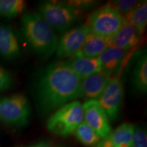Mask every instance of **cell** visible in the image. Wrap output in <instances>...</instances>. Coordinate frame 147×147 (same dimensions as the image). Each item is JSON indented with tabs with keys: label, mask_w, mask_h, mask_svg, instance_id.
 Masks as SVG:
<instances>
[{
	"label": "cell",
	"mask_w": 147,
	"mask_h": 147,
	"mask_svg": "<svg viewBox=\"0 0 147 147\" xmlns=\"http://www.w3.org/2000/svg\"><path fill=\"white\" fill-rule=\"evenodd\" d=\"M81 80L64 61L46 66L34 84L35 102L40 113L46 115L80 98Z\"/></svg>",
	"instance_id": "1"
},
{
	"label": "cell",
	"mask_w": 147,
	"mask_h": 147,
	"mask_svg": "<svg viewBox=\"0 0 147 147\" xmlns=\"http://www.w3.org/2000/svg\"><path fill=\"white\" fill-rule=\"evenodd\" d=\"M21 32L31 50L40 58L48 59L55 54L59 39L57 33L37 12L22 15Z\"/></svg>",
	"instance_id": "2"
},
{
	"label": "cell",
	"mask_w": 147,
	"mask_h": 147,
	"mask_svg": "<svg viewBox=\"0 0 147 147\" xmlns=\"http://www.w3.org/2000/svg\"><path fill=\"white\" fill-rule=\"evenodd\" d=\"M37 12L55 32L61 34L72 28L81 14V12L67 1L53 0L41 1L38 5Z\"/></svg>",
	"instance_id": "3"
},
{
	"label": "cell",
	"mask_w": 147,
	"mask_h": 147,
	"mask_svg": "<svg viewBox=\"0 0 147 147\" xmlns=\"http://www.w3.org/2000/svg\"><path fill=\"white\" fill-rule=\"evenodd\" d=\"M83 118L82 104L79 101H73L59 108L51 116L47 121V129L56 136H68L74 133Z\"/></svg>",
	"instance_id": "4"
},
{
	"label": "cell",
	"mask_w": 147,
	"mask_h": 147,
	"mask_svg": "<svg viewBox=\"0 0 147 147\" xmlns=\"http://www.w3.org/2000/svg\"><path fill=\"white\" fill-rule=\"evenodd\" d=\"M125 21L112 3H108L91 12L85 24L92 34L112 39Z\"/></svg>",
	"instance_id": "5"
},
{
	"label": "cell",
	"mask_w": 147,
	"mask_h": 147,
	"mask_svg": "<svg viewBox=\"0 0 147 147\" xmlns=\"http://www.w3.org/2000/svg\"><path fill=\"white\" fill-rule=\"evenodd\" d=\"M31 115L30 102L23 93L0 97V123H1L24 127L29 123Z\"/></svg>",
	"instance_id": "6"
},
{
	"label": "cell",
	"mask_w": 147,
	"mask_h": 147,
	"mask_svg": "<svg viewBox=\"0 0 147 147\" xmlns=\"http://www.w3.org/2000/svg\"><path fill=\"white\" fill-rule=\"evenodd\" d=\"M89 32L87 25L84 23L63 33L58 39L56 57L59 59H68L74 57L82 49Z\"/></svg>",
	"instance_id": "7"
},
{
	"label": "cell",
	"mask_w": 147,
	"mask_h": 147,
	"mask_svg": "<svg viewBox=\"0 0 147 147\" xmlns=\"http://www.w3.org/2000/svg\"><path fill=\"white\" fill-rule=\"evenodd\" d=\"M124 97V87L119 75L111 77L106 89L97 100L107 114L109 120L119 117Z\"/></svg>",
	"instance_id": "8"
},
{
	"label": "cell",
	"mask_w": 147,
	"mask_h": 147,
	"mask_svg": "<svg viewBox=\"0 0 147 147\" xmlns=\"http://www.w3.org/2000/svg\"><path fill=\"white\" fill-rule=\"evenodd\" d=\"M83 121L93 129L101 138H104L112 131L107 114L97 100H86L82 104Z\"/></svg>",
	"instance_id": "9"
},
{
	"label": "cell",
	"mask_w": 147,
	"mask_h": 147,
	"mask_svg": "<svg viewBox=\"0 0 147 147\" xmlns=\"http://www.w3.org/2000/svg\"><path fill=\"white\" fill-rule=\"evenodd\" d=\"M21 45L14 29L0 22V57L14 60L21 55Z\"/></svg>",
	"instance_id": "10"
},
{
	"label": "cell",
	"mask_w": 147,
	"mask_h": 147,
	"mask_svg": "<svg viewBox=\"0 0 147 147\" xmlns=\"http://www.w3.org/2000/svg\"><path fill=\"white\" fill-rule=\"evenodd\" d=\"M110 77L100 71L82 78L80 83V98L98 100L109 82Z\"/></svg>",
	"instance_id": "11"
},
{
	"label": "cell",
	"mask_w": 147,
	"mask_h": 147,
	"mask_svg": "<svg viewBox=\"0 0 147 147\" xmlns=\"http://www.w3.org/2000/svg\"><path fill=\"white\" fill-rule=\"evenodd\" d=\"M128 51H125L110 45L99 57L102 71L110 77L119 75V71L122 68L123 63L127 57Z\"/></svg>",
	"instance_id": "12"
},
{
	"label": "cell",
	"mask_w": 147,
	"mask_h": 147,
	"mask_svg": "<svg viewBox=\"0 0 147 147\" xmlns=\"http://www.w3.org/2000/svg\"><path fill=\"white\" fill-rule=\"evenodd\" d=\"M135 126L131 123L121 124L112 131L94 147H132Z\"/></svg>",
	"instance_id": "13"
},
{
	"label": "cell",
	"mask_w": 147,
	"mask_h": 147,
	"mask_svg": "<svg viewBox=\"0 0 147 147\" xmlns=\"http://www.w3.org/2000/svg\"><path fill=\"white\" fill-rule=\"evenodd\" d=\"M141 38L142 36L136 29L125 21L112 38L111 45L123 50L129 51L138 45Z\"/></svg>",
	"instance_id": "14"
},
{
	"label": "cell",
	"mask_w": 147,
	"mask_h": 147,
	"mask_svg": "<svg viewBox=\"0 0 147 147\" xmlns=\"http://www.w3.org/2000/svg\"><path fill=\"white\" fill-rule=\"evenodd\" d=\"M112 39L104 38L89 32L80 51L75 55L88 58H98L111 45Z\"/></svg>",
	"instance_id": "15"
},
{
	"label": "cell",
	"mask_w": 147,
	"mask_h": 147,
	"mask_svg": "<svg viewBox=\"0 0 147 147\" xmlns=\"http://www.w3.org/2000/svg\"><path fill=\"white\" fill-rule=\"evenodd\" d=\"M64 62L81 79L102 71L99 58L74 56L64 61Z\"/></svg>",
	"instance_id": "16"
},
{
	"label": "cell",
	"mask_w": 147,
	"mask_h": 147,
	"mask_svg": "<svg viewBox=\"0 0 147 147\" xmlns=\"http://www.w3.org/2000/svg\"><path fill=\"white\" fill-rule=\"evenodd\" d=\"M134 87L142 93L147 91V55L146 49L137 57L131 73Z\"/></svg>",
	"instance_id": "17"
},
{
	"label": "cell",
	"mask_w": 147,
	"mask_h": 147,
	"mask_svg": "<svg viewBox=\"0 0 147 147\" xmlns=\"http://www.w3.org/2000/svg\"><path fill=\"white\" fill-rule=\"evenodd\" d=\"M125 19L142 36L147 25V1H140V3L125 17Z\"/></svg>",
	"instance_id": "18"
},
{
	"label": "cell",
	"mask_w": 147,
	"mask_h": 147,
	"mask_svg": "<svg viewBox=\"0 0 147 147\" xmlns=\"http://www.w3.org/2000/svg\"><path fill=\"white\" fill-rule=\"evenodd\" d=\"M27 3L23 0H0V17L13 19L24 13Z\"/></svg>",
	"instance_id": "19"
},
{
	"label": "cell",
	"mask_w": 147,
	"mask_h": 147,
	"mask_svg": "<svg viewBox=\"0 0 147 147\" xmlns=\"http://www.w3.org/2000/svg\"><path fill=\"white\" fill-rule=\"evenodd\" d=\"M77 139L87 146L94 147L101 140V138L84 121L78 126L74 131Z\"/></svg>",
	"instance_id": "20"
},
{
	"label": "cell",
	"mask_w": 147,
	"mask_h": 147,
	"mask_svg": "<svg viewBox=\"0 0 147 147\" xmlns=\"http://www.w3.org/2000/svg\"><path fill=\"white\" fill-rule=\"evenodd\" d=\"M140 3V1L136 0H116L111 2L112 5L118 10L119 14L123 18L125 17Z\"/></svg>",
	"instance_id": "21"
},
{
	"label": "cell",
	"mask_w": 147,
	"mask_h": 147,
	"mask_svg": "<svg viewBox=\"0 0 147 147\" xmlns=\"http://www.w3.org/2000/svg\"><path fill=\"white\" fill-rule=\"evenodd\" d=\"M132 147H147V134L144 128L135 127L132 138Z\"/></svg>",
	"instance_id": "22"
},
{
	"label": "cell",
	"mask_w": 147,
	"mask_h": 147,
	"mask_svg": "<svg viewBox=\"0 0 147 147\" xmlns=\"http://www.w3.org/2000/svg\"><path fill=\"white\" fill-rule=\"evenodd\" d=\"M13 85V76L0 64V92L5 91L11 89Z\"/></svg>",
	"instance_id": "23"
},
{
	"label": "cell",
	"mask_w": 147,
	"mask_h": 147,
	"mask_svg": "<svg viewBox=\"0 0 147 147\" xmlns=\"http://www.w3.org/2000/svg\"><path fill=\"white\" fill-rule=\"evenodd\" d=\"M69 4L74 7L77 10L81 12L82 10H87L91 8H93L97 4V1H67Z\"/></svg>",
	"instance_id": "24"
},
{
	"label": "cell",
	"mask_w": 147,
	"mask_h": 147,
	"mask_svg": "<svg viewBox=\"0 0 147 147\" xmlns=\"http://www.w3.org/2000/svg\"><path fill=\"white\" fill-rule=\"evenodd\" d=\"M27 147H61V146H55V145L50 144V143L47 142H40L37 143L36 144L32 145V146H29Z\"/></svg>",
	"instance_id": "25"
}]
</instances>
